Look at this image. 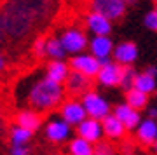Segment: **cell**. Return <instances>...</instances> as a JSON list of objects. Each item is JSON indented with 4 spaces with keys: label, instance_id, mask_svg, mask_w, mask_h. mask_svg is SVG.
<instances>
[{
    "label": "cell",
    "instance_id": "obj_1",
    "mask_svg": "<svg viewBox=\"0 0 157 155\" xmlns=\"http://www.w3.org/2000/svg\"><path fill=\"white\" fill-rule=\"evenodd\" d=\"M44 7L45 0H11L4 11L7 35L12 39L25 37L35 19L44 14Z\"/></svg>",
    "mask_w": 157,
    "mask_h": 155
},
{
    "label": "cell",
    "instance_id": "obj_2",
    "mask_svg": "<svg viewBox=\"0 0 157 155\" xmlns=\"http://www.w3.org/2000/svg\"><path fill=\"white\" fill-rule=\"evenodd\" d=\"M63 96H65V85L45 77L32 85L28 93V101L33 110L47 112L56 106H61Z\"/></svg>",
    "mask_w": 157,
    "mask_h": 155
},
{
    "label": "cell",
    "instance_id": "obj_3",
    "mask_svg": "<svg viewBox=\"0 0 157 155\" xmlns=\"http://www.w3.org/2000/svg\"><path fill=\"white\" fill-rule=\"evenodd\" d=\"M82 105H84L86 112H87V117L91 119H96V120H105L110 113H112V108H110V103H108L105 98L94 91H89L82 96Z\"/></svg>",
    "mask_w": 157,
    "mask_h": 155
},
{
    "label": "cell",
    "instance_id": "obj_4",
    "mask_svg": "<svg viewBox=\"0 0 157 155\" xmlns=\"http://www.w3.org/2000/svg\"><path fill=\"white\" fill-rule=\"evenodd\" d=\"M63 47L67 51V54L77 56L82 54L86 51V47H89V40L86 37V33L78 28H67L61 35H59Z\"/></svg>",
    "mask_w": 157,
    "mask_h": 155
},
{
    "label": "cell",
    "instance_id": "obj_5",
    "mask_svg": "<svg viewBox=\"0 0 157 155\" xmlns=\"http://www.w3.org/2000/svg\"><path fill=\"white\" fill-rule=\"evenodd\" d=\"M70 68L75 70V72H80L86 77H98V73L101 70V61L98 58L91 54V52H82V54L72 56V61H70Z\"/></svg>",
    "mask_w": 157,
    "mask_h": 155
},
{
    "label": "cell",
    "instance_id": "obj_6",
    "mask_svg": "<svg viewBox=\"0 0 157 155\" xmlns=\"http://www.w3.org/2000/svg\"><path fill=\"white\" fill-rule=\"evenodd\" d=\"M59 117H61L65 122H68L70 126H75L77 127L78 124H82V122L87 119V112H86L84 105H82V101L78 100H67L63 101V105L59 106Z\"/></svg>",
    "mask_w": 157,
    "mask_h": 155
},
{
    "label": "cell",
    "instance_id": "obj_7",
    "mask_svg": "<svg viewBox=\"0 0 157 155\" xmlns=\"http://www.w3.org/2000/svg\"><path fill=\"white\" fill-rule=\"evenodd\" d=\"M45 138L49 139L51 143L56 145L70 141L72 139V126L63 120L61 117L59 119H51L45 124Z\"/></svg>",
    "mask_w": 157,
    "mask_h": 155
},
{
    "label": "cell",
    "instance_id": "obj_8",
    "mask_svg": "<svg viewBox=\"0 0 157 155\" xmlns=\"http://www.w3.org/2000/svg\"><path fill=\"white\" fill-rule=\"evenodd\" d=\"M93 11L103 14L105 17H108L110 21H117L126 14V2L124 0H93L91 2Z\"/></svg>",
    "mask_w": 157,
    "mask_h": 155
},
{
    "label": "cell",
    "instance_id": "obj_9",
    "mask_svg": "<svg viewBox=\"0 0 157 155\" xmlns=\"http://www.w3.org/2000/svg\"><path fill=\"white\" fill-rule=\"evenodd\" d=\"M113 49L115 45L110 37H93L89 40V52L101 61V65H107L112 61Z\"/></svg>",
    "mask_w": 157,
    "mask_h": 155
},
{
    "label": "cell",
    "instance_id": "obj_10",
    "mask_svg": "<svg viewBox=\"0 0 157 155\" xmlns=\"http://www.w3.org/2000/svg\"><path fill=\"white\" fill-rule=\"evenodd\" d=\"M77 136L87 139V141L93 143V145L100 143V141H103V136H105V131H103V122L87 117L82 124H78V126H77Z\"/></svg>",
    "mask_w": 157,
    "mask_h": 155
},
{
    "label": "cell",
    "instance_id": "obj_11",
    "mask_svg": "<svg viewBox=\"0 0 157 155\" xmlns=\"http://www.w3.org/2000/svg\"><path fill=\"white\" fill-rule=\"evenodd\" d=\"M122 73H124V66H121L119 63H115L112 59L107 65H101V70L98 73L96 80L105 87H115V85H121Z\"/></svg>",
    "mask_w": 157,
    "mask_h": 155
},
{
    "label": "cell",
    "instance_id": "obj_12",
    "mask_svg": "<svg viewBox=\"0 0 157 155\" xmlns=\"http://www.w3.org/2000/svg\"><path fill=\"white\" fill-rule=\"evenodd\" d=\"M112 59L115 63H119L121 66H131L138 59V47H136V44L135 42H129V40L117 44L115 49H113Z\"/></svg>",
    "mask_w": 157,
    "mask_h": 155
},
{
    "label": "cell",
    "instance_id": "obj_13",
    "mask_svg": "<svg viewBox=\"0 0 157 155\" xmlns=\"http://www.w3.org/2000/svg\"><path fill=\"white\" fill-rule=\"evenodd\" d=\"M113 115H115L119 120L122 122L124 127L128 129V131H136V129H138V126H140V122L143 120L140 112L135 110L133 106H129L128 103H122V105L115 106Z\"/></svg>",
    "mask_w": 157,
    "mask_h": 155
},
{
    "label": "cell",
    "instance_id": "obj_14",
    "mask_svg": "<svg viewBox=\"0 0 157 155\" xmlns=\"http://www.w3.org/2000/svg\"><path fill=\"white\" fill-rule=\"evenodd\" d=\"M86 25H87V30L93 33V37H108L112 32V21L94 11L87 14Z\"/></svg>",
    "mask_w": 157,
    "mask_h": 155
},
{
    "label": "cell",
    "instance_id": "obj_15",
    "mask_svg": "<svg viewBox=\"0 0 157 155\" xmlns=\"http://www.w3.org/2000/svg\"><path fill=\"white\" fill-rule=\"evenodd\" d=\"M91 89V78L82 75L80 72L72 70L68 75L67 82H65V91L72 96H84L86 93H89Z\"/></svg>",
    "mask_w": 157,
    "mask_h": 155
},
{
    "label": "cell",
    "instance_id": "obj_16",
    "mask_svg": "<svg viewBox=\"0 0 157 155\" xmlns=\"http://www.w3.org/2000/svg\"><path fill=\"white\" fill-rule=\"evenodd\" d=\"M70 72H72L70 65L63 59H52V61H49L47 66H45V77L51 78V80H54V82H58V84L67 82Z\"/></svg>",
    "mask_w": 157,
    "mask_h": 155
},
{
    "label": "cell",
    "instance_id": "obj_17",
    "mask_svg": "<svg viewBox=\"0 0 157 155\" xmlns=\"http://www.w3.org/2000/svg\"><path fill=\"white\" fill-rule=\"evenodd\" d=\"M136 138H138L140 143L154 146V143L157 141V120L148 119V117L143 119L140 122L138 129H136Z\"/></svg>",
    "mask_w": 157,
    "mask_h": 155
},
{
    "label": "cell",
    "instance_id": "obj_18",
    "mask_svg": "<svg viewBox=\"0 0 157 155\" xmlns=\"http://www.w3.org/2000/svg\"><path fill=\"white\" fill-rule=\"evenodd\" d=\"M103 131H105V136L108 139H122L126 136V133H128V129L124 127V124L113 113H110L103 120Z\"/></svg>",
    "mask_w": 157,
    "mask_h": 155
},
{
    "label": "cell",
    "instance_id": "obj_19",
    "mask_svg": "<svg viewBox=\"0 0 157 155\" xmlns=\"http://www.w3.org/2000/svg\"><path fill=\"white\" fill-rule=\"evenodd\" d=\"M16 124L17 126H21V127L28 129V131H32V133H35L37 129L42 126V119H40V115L37 113V110H23L19 112L16 115Z\"/></svg>",
    "mask_w": 157,
    "mask_h": 155
},
{
    "label": "cell",
    "instance_id": "obj_20",
    "mask_svg": "<svg viewBox=\"0 0 157 155\" xmlns=\"http://www.w3.org/2000/svg\"><path fill=\"white\" fill-rule=\"evenodd\" d=\"M68 155H94V145L80 136H75L68 141Z\"/></svg>",
    "mask_w": 157,
    "mask_h": 155
},
{
    "label": "cell",
    "instance_id": "obj_21",
    "mask_svg": "<svg viewBox=\"0 0 157 155\" xmlns=\"http://www.w3.org/2000/svg\"><path fill=\"white\" fill-rule=\"evenodd\" d=\"M126 103L129 106H133L135 110L140 112V110H143V108L148 106V94L141 93L138 89H131V91L126 93Z\"/></svg>",
    "mask_w": 157,
    "mask_h": 155
},
{
    "label": "cell",
    "instance_id": "obj_22",
    "mask_svg": "<svg viewBox=\"0 0 157 155\" xmlns=\"http://www.w3.org/2000/svg\"><path fill=\"white\" fill-rule=\"evenodd\" d=\"M135 89H138V91H141V93H145V94H152V93H155V91H157L155 77L148 75L147 72L138 73L136 82H135Z\"/></svg>",
    "mask_w": 157,
    "mask_h": 155
},
{
    "label": "cell",
    "instance_id": "obj_23",
    "mask_svg": "<svg viewBox=\"0 0 157 155\" xmlns=\"http://www.w3.org/2000/svg\"><path fill=\"white\" fill-rule=\"evenodd\" d=\"M32 131H28V129L21 127V126H12L11 129V143L12 146H25V145L28 143L30 139H32Z\"/></svg>",
    "mask_w": 157,
    "mask_h": 155
},
{
    "label": "cell",
    "instance_id": "obj_24",
    "mask_svg": "<svg viewBox=\"0 0 157 155\" xmlns=\"http://www.w3.org/2000/svg\"><path fill=\"white\" fill-rule=\"evenodd\" d=\"M65 54H67V51L63 47L61 40L56 37H49L47 39V56L51 59H63Z\"/></svg>",
    "mask_w": 157,
    "mask_h": 155
},
{
    "label": "cell",
    "instance_id": "obj_25",
    "mask_svg": "<svg viewBox=\"0 0 157 155\" xmlns=\"http://www.w3.org/2000/svg\"><path fill=\"white\" fill-rule=\"evenodd\" d=\"M136 77H138V72H136L133 66H124V73H122V80H121V87L128 93L131 89H135V82Z\"/></svg>",
    "mask_w": 157,
    "mask_h": 155
},
{
    "label": "cell",
    "instance_id": "obj_26",
    "mask_svg": "<svg viewBox=\"0 0 157 155\" xmlns=\"http://www.w3.org/2000/svg\"><path fill=\"white\" fill-rule=\"evenodd\" d=\"M32 49H33V54L37 56V58H45V54H47V39L37 37Z\"/></svg>",
    "mask_w": 157,
    "mask_h": 155
},
{
    "label": "cell",
    "instance_id": "obj_27",
    "mask_svg": "<svg viewBox=\"0 0 157 155\" xmlns=\"http://www.w3.org/2000/svg\"><path fill=\"white\" fill-rule=\"evenodd\" d=\"M94 155H115V148L108 141H100L94 145Z\"/></svg>",
    "mask_w": 157,
    "mask_h": 155
},
{
    "label": "cell",
    "instance_id": "obj_28",
    "mask_svg": "<svg viewBox=\"0 0 157 155\" xmlns=\"http://www.w3.org/2000/svg\"><path fill=\"white\" fill-rule=\"evenodd\" d=\"M143 25H145L147 30H150V32H157V11L147 12L145 17H143Z\"/></svg>",
    "mask_w": 157,
    "mask_h": 155
},
{
    "label": "cell",
    "instance_id": "obj_29",
    "mask_svg": "<svg viewBox=\"0 0 157 155\" xmlns=\"http://www.w3.org/2000/svg\"><path fill=\"white\" fill-rule=\"evenodd\" d=\"M7 35V25H6V17L4 14H0V42L4 40V37Z\"/></svg>",
    "mask_w": 157,
    "mask_h": 155
},
{
    "label": "cell",
    "instance_id": "obj_30",
    "mask_svg": "<svg viewBox=\"0 0 157 155\" xmlns=\"http://www.w3.org/2000/svg\"><path fill=\"white\" fill-rule=\"evenodd\" d=\"M11 155H30V150L26 146H12Z\"/></svg>",
    "mask_w": 157,
    "mask_h": 155
},
{
    "label": "cell",
    "instance_id": "obj_31",
    "mask_svg": "<svg viewBox=\"0 0 157 155\" xmlns=\"http://www.w3.org/2000/svg\"><path fill=\"white\" fill-rule=\"evenodd\" d=\"M147 117L157 120V106H150V108H147Z\"/></svg>",
    "mask_w": 157,
    "mask_h": 155
},
{
    "label": "cell",
    "instance_id": "obj_32",
    "mask_svg": "<svg viewBox=\"0 0 157 155\" xmlns=\"http://www.w3.org/2000/svg\"><path fill=\"white\" fill-rule=\"evenodd\" d=\"M143 72H147L148 75H152V77H155L157 75V66H147Z\"/></svg>",
    "mask_w": 157,
    "mask_h": 155
},
{
    "label": "cell",
    "instance_id": "obj_33",
    "mask_svg": "<svg viewBox=\"0 0 157 155\" xmlns=\"http://www.w3.org/2000/svg\"><path fill=\"white\" fill-rule=\"evenodd\" d=\"M4 70H6V58L0 52V72H4Z\"/></svg>",
    "mask_w": 157,
    "mask_h": 155
},
{
    "label": "cell",
    "instance_id": "obj_34",
    "mask_svg": "<svg viewBox=\"0 0 157 155\" xmlns=\"http://www.w3.org/2000/svg\"><path fill=\"white\" fill-rule=\"evenodd\" d=\"M126 2V6H135V4H138V0H124Z\"/></svg>",
    "mask_w": 157,
    "mask_h": 155
},
{
    "label": "cell",
    "instance_id": "obj_35",
    "mask_svg": "<svg viewBox=\"0 0 157 155\" xmlns=\"http://www.w3.org/2000/svg\"><path fill=\"white\" fill-rule=\"evenodd\" d=\"M154 150H155V153H157V141L154 143Z\"/></svg>",
    "mask_w": 157,
    "mask_h": 155
},
{
    "label": "cell",
    "instance_id": "obj_36",
    "mask_svg": "<svg viewBox=\"0 0 157 155\" xmlns=\"http://www.w3.org/2000/svg\"><path fill=\"white\" fill-rule=\"evenodd\" d=\"M155 11H157V2H155Z\"/></svg>",
    "mask_w": 157,
    "mask_h": 155
},
{
    "label": "cell",
    "instance_id": "obj_37",
    "mask_svg": "<svg viewBox=\"0 0 157 155\" xmlns=\"http://www.w3.org/2000/svg\"><path fill=\"white\" fill-rule=\"evenodd\" d=\"M154 2H157V0H154Z\"/></svg>",
    "mask_w": 157,
    "mask_h": 155
}]
</instances>
